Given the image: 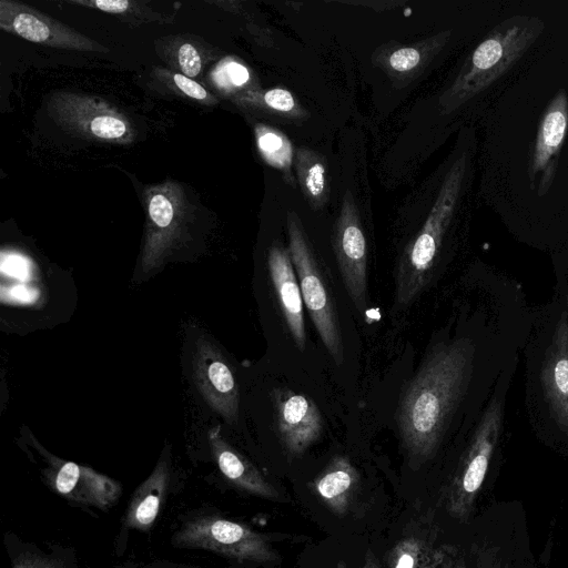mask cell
Returning a JSON list of instances; mask_svg holds the SVG:
<instances>
[{
  "label": "cell",
  "mask_w": 568,
  "mask_h": 568,
  "mask_svg": "<svg viewBox=\"0 0 568 568\" xmlns=\"http://www.w3.org/2000/svg\"><path fill=\"white\" fill-rule=\"evenodd\" d=\"M437 568H468V566L463 558L457 557L455 551L452 549Z\"/></svg>",
  "instance_id": "cell-30"
},
{
  "label": "cell",
  "mask_w": 568,
  "mask_h": 568,
  "mask_svg": "<svg viewBox=\"0 0 568 568\" xmlns=\"http://www.w3.org/2000/svg\"><path fill=\"white\" fill-rule=\"evenodd\" d=\"M69 3L90 7L106 13L128 16L141 21H161L162 16L143 7V2L128 0H70Z\"/></svg>",
  "instance_id": "cell-24"
},
{
  "label": "cell",
  "mask_w": 568,
  "mask_h": 568,
  "mask_svg": "<svg viewBox=\"0 0 568 568\" xmlns=\"http://www.w3.org/2000/svg\"><path fill=\"white\" fill-rule=\"evenodd\" d=\"M420 61V53L414 48H402L392 53L389 57L390 67L398 72L410 71Z\"/></svg>",
  "instance_id": "cell-29"
},
{
  "label": "cell",
  "mask_w": 568,
  "mask_h": 568,
  "mask_svg": "<svg viewBox=\"0 0 568 568\" xmlns=\"http://www.w3.org/2000/svg\"><path fill=\"white\" fill-rule=\"evenodd\" d=\"M146 212L141 254L144 272H151L182 243L191 212L183 187L171 180L144 189Z\"/></svg>",
  "instance_id": "cell-6"
},
{
  "label": "cell",
  "mask_w": 568,
  "mask_h": 568,
  "mask_svg": "<svg viewBox=\"0 0 568 568\" xmlns=\"http://www.w3.org/2000/svg\"><path fill=\"white\" fill-rule=\"evenodd\" d=\"M297 175L305 196L315 207L326 200V169L322 159L308 149L297 152Z\"/></svg>",
  "instance_id": "cell-21"
},
{
  "label": "cell",
  "mask_w": 568,
  "mask_h": 568,
  "mask_svg": "<svg viewBox=\"0 0 568 568\" xmlns=\"http://www.w3.org/2000/svg\"><path fill=\"white\" fill-rule=\"evenodd\" d=\"M501 420V404L494 398L483 415L446 491V509L456 518L464 519L471 510L498 440Z\"/></svg>",
  "instance_id": "cell-8"
},
{
  "label": "cell",
  "mask_w": 568,
  "mask_h": 568,
  "mask_svg": "<svg viewBox=\"0 0 568 568\" xmlns=\"http://www.w3.org/2000/svg\"><path fill=\"white\" fill-rule=\"evenodd\" d=\"M195 386L206 404L223 419L239 420V387L234 374L220 349L206 337L196 341L192 354Z\"/></svg>",
  "instance_id": "cell-13"
},
{
  "label": "cell",
  "mask_w": 568,
  "mask_h": 568,
  "mask_svg": "<svg viewBox=\"0 0 568 568\" xmlns=\"http://www.w3.org/2000/svg\"><path fill=\"white\" fill-rule=\"evenodd\" d=\"M287 230L288 253L297 275L303 303L328 354L337 365H342L344 345L335 300L294 212L287 214Z\"/></svg>",
  "instance_id": "cell-4"
},
{
  "label": "cell",
  "mask_w": 568,
  "mask_h": 568,
  "mask_svg": "<svg viewBox=\"0 0 568 568\" xmlns=\"http://www.w3.org/2000/svg\"><path fill=\"white\" fill-rule=\"evenodd\" d=\"M47 111L65 132L90 141L129 144L136 131L118 108L88 94L59 91L47 99Z\"/></svg>",
  "instance_id": "cell-7"
},
{
  "label": "cell",
  "mask_w": 568,
  "mask_h": 568,
  "mask_svg": "<svg viewBox=\"0 0 568 568\" xmlns=\"http://www.w3.org/2000/svg\"><path fill=\"white\" fill-rule=\"evenodd\" d=\"M473 351L464 341L436 345L407 384L397 426L410 460L424 463L437 450L470 372Z\"/></svg>",
  "instance_id": "cell-1"
},
{
  "label": "cell",
  "mask_w": 568,
  "mask_h": 568,
  "mask_svg": "<svg viewBox=\"0 0 568 568\" xmlns=\"http://www.w3.org/2000/svg\"><path fill=\"white\" fill-rule=\"evenodd\" d=\"M0 28L19 38L47 47L98 53L109 52L106 47L68 24L18 1H0Z\"/></svg>",
  "instance_id": "cell-9"
},
{
  "label": "cell",
  "mask_w": 568,
  "mask_h": 568,
  "mask_svg": "<svg viewBox=\"0 0 568 568\" xmlns=\"http://www.w3.org/2000/svg\"><path fill=\"white\" fill-rule=\"evenodd\" d=\"M170 478V463L162 458L132 494L123 516L122 531H149L153 527L166 498Z\"/></svg>",
  "instance_id": "cell-18"
},
{
  "label": "cell",
  "mask_w": 568,
  "mask_h": 568,
  "mask_svg": "<svg viewBox=\"0 0 568 568\" xmlns=\"http://www.w3.org/2000/svg\"><path fill=\"white\" fill-rule=\"evenodd\" d=\"M275 427L291 456L304 454L323 434L324 420L317 405L307 396L287 388L273 394Z\"/></svg>",
  "instance_id": "cell-14"
},
{
  "label": "cell",
  "mask_w": 568,
  "mask_h": 568,
  "mask_svg": "<svg viewBox=\"0 0 568 568\" xmlns=\"http://www.w3.org/2000/svg\"><path fill=\"white\" fill-rule=\"evenodd\" d=\"M234 102L246 106H263L276 112H292L296 104L292 93L282 88H274L265 92L246 91L234 97Z\"/></svg>",
  "instance_id": "cell-23"
},
{
  "label": "cell",
  "mask_w": 568,
  "mask_h": 568,
  "mask_svg": "<svg viewBox=\"0 0 568 568\" xmlns=\"http://www.w3.org/2000/svg\"><path fill=\"white\" fill-rule=\"evenodd\" d=\"M11 568H67V564L53 555L26 551L14 558Z\"/></svg>",
  "instance_id": "cell-26"
},
{
  "label": "cell",
  "mask_w": 568,
  "mask_h": 568,
  "mask_svg": "<svg viewBox=\"0 0 568 568\" xmlns=\"http://www.w3.org/2000/svg\"><path fill=\"white\" fill-rule=\"evenodd\" d=\"M171 81L175 89H178L185 97L206 104H212L215 102L213 97L200 83L182 73H172Z\"/></svg>",
  "instance_id": "cell-28"
},
{
  "label": "cell",
  "mask_w": 568,
  "mask_h": 568,
  "mask_svg": "<svg viewBox=\"0 0 568 568\" xmlns=\"http://www.w3.org/2000/svg\"><path fill=\"white\" fill-rule=\"evenodd\" d=\"M466 171L462 155L452 165L420 232L403 252L395 277V303L410 305L426 286L430 270L457 205Z\"/></svg>",
  "instance_id": "cell-3"
},
{
  "label": "cell",
  "mask_w": 568,
  "mask_h": 568,
  "mask_svg": "<svg viewBox=\"0 0 568 568\" xmlns=\"http://www.w3.org/2000/svg\"><path fill=\"white\" fill-rule=\"evenodd\" d=\"M361 568H381L379 561L372 550H367Z\"/></svg>",
  "instance_id": "cell-31"
},
{
  "label": "cell",
  "mask_w": 568,
  "mask_h": 568,
  "mask_svg": "<svg viewBox=\"0 0 568 568\" xmlns=\"http://www.w3.org/2000/svg\"><path fill=\"white\" fill-rule=\"evenodd\" d=\"M254 132L262 158L270 165L290 174L293 149L286 135L264 124L255 125Z\"/></svg>",
  "instance_id": "cell-22"
},
{
  "label": "cell",
  "mask_w": 568,
  "mask_h": 568,
  "mask_svg": "<svg viewBox=\"0 0 568 568\" xmlns=\"http://www.w3.org/2000/svg\"><path fill=\"white\" fill-rule=\"evenodd\" d=\"M334 568H347V566L343 560H339Z\"/></svg>",
  "instance_id": "cell-32"
},
{
  "label": "cell",
  "mask_w": 568,
  "mask_h": 568,
  "mask_svg": "<svg viewBox=\"0 0 568 568\" xmlns=\"http://www.w3.org/2000/svg\"><path fill=\"white\" fill-rule=\"evenodd\" d=\"M172 545L212 551L237 561L270 564L278 559L267 536L216 514L190 516L174 532Z\"/></svg>",
  "instance_id": "cell-5"
},
{
  "label": "cell",
  "mask_w": 568,
  "mask_h": 568,
  "mask_svg": "<svg viewBox=\"0 0 568 568\" xmlns=\"http://www.w3.org/2000/svg\"><path fill=\"white\" fill-rule=\"evenodd\" d=\"M42 473L52 491L79 506L106 511L118 503L122 493L119 481L55 456L49 455L48 467Z\"/></svg>",
  "instance_id": "cell-10"
},
{
  "label": "cell",
  "mask_w": 568,
  "mask_h": 568,
  "mask_svg": "<svg viewBox=\"0 0 568 568\" xmlns=\"http://www.w3.org/2000/svg\"><path fill=\"white\" fill-rule=\"evenodd\" d=\"M358 486L357 469L342 455L334 456L311 484L317 498L339 517L349 511Z\"/></svg>",
  "instance_id": "cell-19"
},
{
  "label": "cell",
  "mask_w": 568,
  "mask_h": 568,
  "mask_svg": "<svg viewBox=\"0 0 568 568\" xmlns=\"http://www.w3.org/2000/svg\"><path fill=\"white\" fill-rule=\"evenodd\" d=\"M541 382L554 419L568 432V324L565 317L555 329Z\"/></svg>",
  "instance_id": "cell-17"
},
{
  "label": "cell",
  "mask_w": 568,
  "mask_h": 568,
  "mask_svg": "<svg viewBox=\"0 0 568 568\" xmlns=\"http://www.w3.org/2000/svg\"><path fill=\"white\" fill-rule=\"evenodd\" d=\"M334 251L347 294L358 311L366 306L367 247L361 221L346 192L334 233Z\"/></svg>",
  "instance_id": "cell-11"
},
{
  "label": "cell",
  "mask_w": 568,
  "mask_h": 568,
  "mask_svg": "<svg viewBox=\"0 0 568 568\" xmlns=\"http://www.w3.org/2000/svg\"><path fill=\"white\" fill-rule=\"evenodd\" d=\"M209 445L220 471L235 487L264 499L283 500L262 473L224 439L220 426L210 429Z\"/></svg>",
  "instance_id": "cell-16"
},
{
  "label": "cell",
  "mask_w": 568,
  "mask_h": 568,
  "mask_svg": "<svg viewBox=\"0 0 568 568\" xmlns=\"http://www.w3.org/2000/svg\"><path fill=\"white\" fill-rule=\"evenodd\" d=\"M250 79L247 68L231 58L222 60L212 72L214 85L226 93L244 88Z\"/></svg>",
  "instance_id": "cell-25"
},
{
  "label": "cell",
  "mask_w": 568,
  "mask_h": 568,
  "mask_svg": "<svg viewBox=\"0 0 568 568\" xmlns=\"http://www.w3.org/2000/svg\"><path fill=\"white\" fill-rule=\"evenodd\" d=\"M176 59L182 74L189 78L196 77L202 70L201 54L190 42H184L179 47Z\"/></svg>",
  "instance_id": "cell-27"
},
{
  "label": "cell",
  "mask_w": 568,
  "mask_h": 568,
  "mask_svg": "<svg viewBox=\"0 0 568 568\" xmlns=\"http://www.w3.org/2000/svg\"><path fill=\"white\" fill-rule=\"evenodd\" d=\"M430 529H412L389 549L385 568H437L452 550L449 546L436 545Z\"/></svg>",
  "instance_id": "cell-20"
},
{
  "label": "cell",
  "mask_w": 568,
  "mask_h": 568,
  "mask_svg": "<svg viewBox=\"0 0 568 568\" xmlns=\"http://www.w3.org/2000/svg\"><path fill=\"white\" fill-rule=\"evenodd\" d=\"M568 133V95L559 90L546 106L534 141L528 178L531 190L544 196L551 189Z\"/></svg>",
  "instance_id": "cell-12"
},
{
  "label": "cell",
  "mask_w": 568,
  "mask_h": 568,
  "mask_svg": "<svg viewBox=\"0 0 568 568\" xmlns=\"http://www.w3.org/2000/svg\"><path fill=\"white\" fill-rule=\"evenodd\" d=\"M479 568H487V566L484 562H480Z\"/></svg>",
  "instance_id": "cell-33"
},
{
  "label": "cell",
  "mask_w": 568,
  "mask_h": 568,
  "mask_svg": "<svg viewBox=\"0 0 568 568\" xmlns=\"http://www.w3.org/2000/svg\"><path fill=\"white\" fill-rule=\"evenodd\" d=\"M545 30L537 16L515 14L498 23L475 48L444 97L447 111L483 92L530 49Z\"/></svg>",
  "instance_id": "cell-2"
},
{
  "label": "cell",
  "mask_w": 568,
  "mask_h": 568,
  "mask_svg": "<svg viewBox=\"0 0 568 568\" xmlns=\"http://www.w3.org/2000/svg\"><path fill=\"white\" fill-rule=\"evenodd\" d=\"M267 266L282 316L295 345L304 351L306 344L304 303L288 251L273 245L268 251Z\"/></svg>",
  "instance_id": "cell-15"
}]
</instances>
